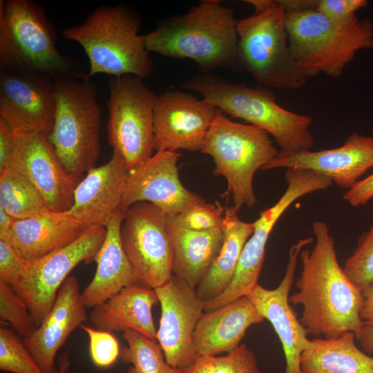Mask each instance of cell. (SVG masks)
I'll return each instance as SVG.
<instances>
[{"mask_svg":"<svg viewBox=\"0 0 373 373\" xmlns=\"http://www.w3.org/2000/svg\"><path fill=\"white\" fill-rule=\"evenodd\" d=\"M286 11H302L316 9V0H281Z\"/></svg>","mask_w":373,"mask_h":373,"instance_id":"cell-43","label":"cell"},{"mask_svg":"<svg viewBox=\"0 0 373 373\" xmlns=\"http://www.w3.org/2000/svg\"><path fill=\"white\" fill-rule=\"evenodd\" d=\"M75 276H68L59 288L53 305L24 343L45 373H51L56 354L70 334L88 320Z\"/></svg>","mask_w":373,"mask_h":373,"instance_id":"cell-22","label":"cell"},{"mask_svg":"<svg viewBox=\"0 0 373 373\" xmlns=\"http://www.w3.org/2000/svg\"><path fill=\"white\" fill-rule=\"evenodd\" d=\"M128 173L123 157L113 151L107 162L89 170L78 182L66 212L87 227H106L119 209Z\"/></svg>","mask_w":373,"mask_h":373,"instance_id":"cell-21","label":"cell"},{"mask_svg":"<svg viewBox=\"0 0 373 373\" xmlns=\"http://www.w3.org/2000/svg\"><path fill=\"white\" fill-rule=\"evenodd\" d=\"M219 109L180 90L157 97L154 109L155 151H198Z\"/></svg>","mask_w":373,"mask_h":373,"instance_id":"cell-17","label":"cell"},{"mask_svg":"<svg viewBox=\"0 0 373 373\" xmlns=\"http://www.w3.org/2000/svg\"><path fill=\"white\" fill-rule=\"evenodd\" d=\"M155 291L161 306L156 340L167 363L183 370L197 358L193 334L204 312L203 302L198 297L195 288L174 274Z\"/></svg>","mask_w":373,"mask_h":373,"instance_id":"cell-16","label":"cell"},{"mask_svg":"<svg viewBox=\"0 0 373 373\" xmlns=\"http://www.w3.org/2000/svg\"><path fill=\"white\" fill-rule=\"evenodd\" d=\"M88 228L66 211H50L40 216L15 220L3 240L24 258L32 260L71 243Z\"/></svg>","mask_w":373,"mask_h":373,"instance_id":"cell-26","label":"cell"},{"mask_svg":"<svg viewBox=\"0 0 373 373\" xmlns=\"http://www.w3.org/2000/svg\"><path fill=\"white\" fill-rule=\"evenodd\" d=\"M106 233L104 227H90L71 243L28 260L22 276L13 288L26 304L37 327L50 310L71 271L82 262L88 264L95 260Z\"/></svg>","mask_w":373,"mask_h":373,"instance_id":"cell-12","label":"cell"},{"mask_svg":"<svg viewBox=\"0 0 373 373\" xmlns=\"http://www.w3.org/2000/svg\"><path fill=\"white\" fill-rule=\"evenodd\" d=\"M200 151L211 156L214 175L223 176L227 192L238 209L253 207L257 198L254 177L279 153L269 135L251 124L228 118L220 109L207 134Z\"/></svg>","mask_w":373,"mask_h":373,"instance_id":"cell-9","label":"cell"},{"mask_svg":"<svg viewBox=\"0 0 373 373\" xmlns=\"http://www.w3.org/2000/svg\"><path fill=\"white\" fill-rule=\"evenodd\" d=\"M124 212L116 211L106 227L105 238L94 260L97 263L95 275L82 291L86 308L100 305L125 287L140 284L122 244Z\"/></svg>","mask_w":373,"mask_h":373,"instance_id":"cell-24","label":"cell"},{"mask_svg":"<svg viewBox=\"0 0 373 373\" xmlns=\"http://www.w3.org/2000/svg\"><path fill=\"white\" fill-rule=\"evenodd\" d=\"M363 304L360 316L366 325H373V283L362 290Z\"/></svg>","mask_w":373,"mask_h":373,"instance_id":"cell-42","label":"cell"},{"mask_svg":"<svg viewBox=\"0 0 373 373\" xmlns=\"http://www.w3.org/2000/svg\"><path fill=\"white\" fill-rule=\"evenodd\" d=\"M0 207L15 220L50 211L36 190L10 167L0 173Z\"/></svg>","mask_w":373,"mask_h":373,"instance_id":"cell-30","label":"cell"},{"mask_svg":"<svg viewBox=\"0 0 373 373\" xmlns=\"http://www.w3.org/2000/svg\"><path fill=\"white\" fill-rule=\"evenodd\" d=\"M28 260L9 242L0 240V281L14 287L22 276Z\"/></svg>","mask_w":373,"mask_h":373,"instance_id":"cell-38","label":"cell"},{"mask_svg":"<svg viewBox=\"0 0 373 373\" xmlns=\"http://www.w3.org/2000/svg\"><path fill=\"white\" fill-rule=\"evenodd\" d=\"M42 7L30 0L0 1V69H22L55 82L86 77L80 64L60 53Z\"/></svg>","mask_w":373,"mask_h":373,"instance_id":"cell-3","label":"cell"},{"mask_svg":"<svg viewBox=\"0 0 373 373\" xmlns=\"http://www.w3.org/2000/svg\"><path fill=\"white\" fill-rule=\"evenodd\" d=\"M122 337L127 345L120 349L121 360L131 366L127 373H180L170 365L157 340L133 331L125 330Z\"/></svg>","mask_w":373,"mask_h":373,"instance_id":"cell-31","label":"cell"},{"mask_svg":"<svg viewBox=\"0 0 373 373\" xmlns=\"http://www.w3.org/2000/svg\"><path fill=\"white\" fill-rule=\"evenodd\" d=\"M224 211L219 202L213 204L202 200L187 207L175 217L186 228L204 231L222 227Z\"/></svg>","mask_w":373,"mask_h":373,"instance_id":"cell-36","label":"cell"},{"mask_svg":"<svg viewBox=\"0 0 373 373\" xmlns=\"http://www.w3.org/2000/svg\"><path fill=\"white\" fill-rule=\"evenodd\" d=\"M166 215L152 203L139 202L125 211L121 226L122 247L140 283L154 289L173 276Z\"/></svg>","mask_w":373,"mask_h":373,"instance_id":"cell-13","label":"cell"},{"mask_svg":"<svg viewBox=\"0 0 373 373\" xmlns=\"http://www.w3.org/2000/svg\"><path fill=\"white\" fill-rule=\"evenodd\" d=\"M157 303L154 289L140 284L129 285L94 307L88 320L99 330L113 332L130 329L156 340L152 308Z\"/></svg>","mask_w":373,"mask_h":373,"instance_id":"cell-25","label":"cell"},{"mask_svg":"<svg viewBox=\"0 0 373 373\" xmlns=\"http://www.w3.org/2000/svg\"><path fill=\"white\" fill-rule=\"evenodd\" d=\"M56 112L48 140L60 162L80 178L95 167L100 153L102 109L90 79L55 82Z\"/></svg>","mask_w":373,"mask_h":373,"instance_id":"cell-8","label":"cell"},{"mask_svg":"<svg viewBox=\"0 0 373 373\" xmlns=\"http://www.w3.org/2000/svg\"><path fill=\"white\" fill-rule=\"evenodd\" d=\"M141 23L140 17L129 8L103 6L79 25L63 30L62 35L84 50L90 65L86 78L103 73L144 79L151 75L153 61L144 35L139 34Z\"/></svg>","mask_w":373,"mask_h":373,"instance_id":"cell-4","label":"cell"},{"mask_svg":"<svg viewBox=\"0 0 373 373\" xmlns=\"http://www.w3.org/2000/svg\"><path fill=\"white\" fill-rule=\"evenodd\" d=\"M1 323L8 324L23 338L30 336L37 328L36 321L26 304L14 288L0 281Z\"/></svg>","mask_w":373,"mask_h":373,"instance_id":"cell-34","label":"cell"},{"mask_svg":"<svg viewBox=\"0 0 373 373\" xmlns=\"http://www.w3.org/2000/svg\"><path fill=\"white\" fill-rule=\"evenodd\" d=\"M285 178L287 188L283 194L274 205L261 211L254 222V231L243 248L231 285L220 296L203 303L204 312L247 296L258 284L267 242L279 218L299 198L333 184L328 178L306 169H287Z\"/></svg>","mask_w":373,"mask_h":373,"instance_id":"cell-11","label":"cell"},{"mask_svg":"<svg viewBox=\"0 0 373 373\" xmlns=\"http://www.w3.org/2000/svg\"><path fill=\"white\" fill-rule=\"evenodd\" d=\"M108 88V139L131 171L153 155L154 109L158 96L142 78L132 75L112 77Z\"/></svg>","mask_w":373,"mask_h":373,"instance_id":"cell-10","label":"cell"},{"mask_svg":"<svg viewBox=\"0 0 373 373\" xmlns=\"http://www.w3.org/2000/svg\"><path fill=\"white\" fill-rule=\"evenodd\" d=\"M343 268L361 291L373 283V223L359 238L356 247L346 259Z\"/></svg>","mask_w":373,"mask_h":373,"instance_id":"cell-35","label":"cell"},{"mask_svg":"<svg viewBox=\"0 0 373 373\" xmlns=\"http://www.w3.org/2000/svg\"><path fill=\"white\" fill-rule=\"evenodd\" d=\"M14 140V131L0 117V173L10 167Z\"/></svg>","mask_w":373,"mask_h":373,"instance_id":"cell-41","label":"cell"},{"mask_svg":"<svg viewBox=\"0 0 373 373\" xmlns=\"http://www.w3.org/2000/svg\"><path fill=\"white\" fill-rule=\"evenodd\" d=\"M254 13L238 20V63L261 86L298 90L307 77L295 61L285 28L281 0H247Z\"/></svg>","mask_w":373,"mask_h":373,"instance_id":"cell-7","label":"cell"},{"mask_svg":"<svg viewBox=\"0 0 373 373\" xmlns=\"http://www.w3.org/2000/svg\"><path fill=\"white\" fill-rule=\"evenodd\" d=\"M166 226L173 251V274L195 289L221 249L223 227L192 230L180 224L171 215H166Z\"/></svg>","mask_w":373,"mask_h":373,"instance_id":"cell-27","label":"cell"},{"mask_svg":"<svg viewBox=\"0 0 373 373\" xmlns=\"http://www.w3.org/2000/svg\"><path fill=\"white\" fill-rule=\"evenodd\" d=\"M15 219L0 207V239H4Z\"/></svg>","mask_w":373,"mask_h":373,"instance_id":"cell-45","label":"cell"},{"mask_svg":"<svg viewBox=\"0 0 373 373\" xmlns=\"http://www.w3.org/2000/svg\"><path fill=\"white\" fill-rule=\"evenodd\" d=\"M69 366V355L66 352L61 354L59 358L58 373H68Z\"/></svg>","mask_w":373,"mask_h":373,"instance_id":"cell-46","label":"cell"},{"mask_svg":"<svg viewBox=\"0 0 373 373\" xmlns=\"http://www.w3.org/2000/svg\"><path fill=\"white\" fill-rule=\"evenodd\" d=\"M313 241L312 237H307L291 247L285 275L276 288L268 289L258 283L247 296L278 335L285 358V373H302L300 356L310 343L289 298L300 253Z\"/></svg>","mask_w":373,"mask_h":373,"instance_id":"cell-18","label":"cell"},{"mask_svg":"<svg viewBox=\"0 0 373 373\" xmlns=\"http://www.w3.org/2000/svg\"><path fill=\"white\" fill-rule=\"evenodd\" d=\"M356 339L365 352L373 353V325L364 324L361 334Z\"/></svg>","mask_w":373,"mask_h":373,"instance_id":"cell-44","label":"cell"},{"mask_svg":"<svg viewBox=\"0 0 373 373\" xmlns=\"http://www.w3.org/2000/svg\"><path fill=\"white\" fill-rule=\"evenodd\" d=\"M56 112L55 82L22 69H0V117L17 133L49 136Z\"/></svg>","mask_w":373,"mask_h":373,"instance_id":"cell-14","label":"cell"},{"mask_svg":"<svg viewBox=\"0 0 373 373\" xmlns=\"http://www.w3.org/2000/svg\"><path fill=\"white\" fill-rule=\"evenodd\" d=\"M79 327L88 335L93 363L99 367L112 365L119 356L121 349L112 332L93 329L84 324Z\"/></svg>","mask_w":373,"mask_h":373,"instance_id":"cell-37","label":"cell"},{"mask_svg":"<svg viewBox=\"0 0 373 373\" xmlns=\"http://www.w3.org/2000/svg\"><path fill=\"white\" fill-rule=\"evenodd\" d=\"M368 4L366 0H318L316 10L334 21L347 23L355 19L356 12Z\"/></svg>","mask_w":373,"mask_h":373,"instance_id":"cell-39","label":"cell"},{"mask_svg":"<svg viewBox=\"0 0 373 373\" xmlns=\"http://www.w3.org/2000/svg\"><path fill=\"white\" fill-rule=\"evenodd\" d=\"M238 211L235 206L224 209L221 249L208 273L195 288L198 297L203 303L220 296L231 285L243 248L254 231V222L241 220Z\"/></svg>","mask_w":373,"mask_h":373,"instance_id":"cell-28","label":"cell"},{"mask_svg":"<svg viewBox=\"0 0 373 373\" xmlns=\"http://www.w3.org/2000/svg\"><path fill=\"white\" fill-rule=\"evenodd\" d=\"M182 87L199 93L222 112L266 131L275 139L280 153L309 151L314 144L310 131L312 118L280 106L272 89L207 76L193 77Z\"/></svg>","mask_w":373,"mask_h":373,"instance_id":"cell-5","label":"cell"},{"mask_svg":"<svg viewBox=\"0 0 373 373\" xmlns=\"http://www.w3.org/2000/svg\"><path fill=\"white\" fill-rule=\"evenodd\" d=\"M343 198L353 207L365 205L373 198V173L358 180L344 193Z\"/></svg>","mask_w":373,"mask_h":373,"instance_id":"cell-40","label":"cell"},{"mask_svg":"<svg viewBox=\"0 0 373 373\" xmlns=\"http://www.w3.org/2000/svg\"><path fill=\"white\" fill-rule=\"evenodd\" d=\"M180 373H261L254 353L245 344L223 356H202Z\"/></svg>","mask_w":373,"mask_h":373,"instance_id":"cell-32","label":"cell"},{"mask_svg":"<svg viewBox=\"0 0 373 373\" xmlns=\"http://www.w3.org/2000/svg\"><path fill=\"white\" fill-rule=\"evenodd\" d=\"M0 369L11 373H45L24 343L6 324L0 326Z\"/></svg>","mask_w":373,"mask_h":373,"instance_id":"cell-33","label":"cell"},{"mask_svg":"<svg viewBox=\"0 0 373 373\" xmlns=\"http://www.w3.org/2000/svg\"><path fill=\"white\" fill-rule=\"evenodd\" d=\"M285 28L291 53L307 78L322 73L338 77L358 51L373 48L367 19L338 23L316 9L286 11Z\"/></svg>","mask_w":373,"mask_h":373,"instance_id":"cell-6","label":"cell"},{"mask_svg":"<svg viewBox=\"0 0 373 373\" xmlns=\"http://www.w3.org/2000/svg\"><path fill=\"white\" fill-rule=\"evenodd\" d=\"M264 320L247 296L204 312L193 334L197 357L216 356L233 350L240 345L247 329Z\"/></svg>","mask_w":373,"mask_h":373,"instance_id":"cell-23","label":"cell"},{"mask_svg":"<svg viewBox=\"0 0 373 373\" xmlns=\"http://www.w3.org/2000/svg\"><path fill=\"white\" fill-rule=\"evenodd\" d=\"M10 168L36 190L50 211L66 212L71 208L81 179L66 171L48 135L15 133Z\"/></svg>","mask_w":373,"mask_h":373,"instance_id":"cell-15","label":"cell"},{"mask_svg":"<svg viewBox=\"0 0 373 373\" xmlns=\"http://www.w3.org/2000/svg\"><path fill=\"white\" fill-rule=\"evenodd\" d=\"M51 373H58V370L55 369Z\"/></svg>","mask_w":373,"mask_h":373,"instance_id":"cell-47","label":"cell"},{"mask_svg":"<svg viewBox=\"0 0 373 373\" xmlns=\"http://www.w3.org/2000/svg\"><path fill=\"white\" fill-rule=\"evenodd\" d=\"M355 334L315 338L300 356L302 373H373V357L356 346Z\"/></svg>","mask_w":373,"mask_h":373,"instance_id":"cell-29","label":"cell"},{"mask_svg":"<svg viewBox=\"0 0 373 373\" xmlns=\"http://www.w3.org/2000/svg\"><path fill=\"white\" fill-rule=\"evenodd\" d=\"M180 156L176 151H157L129 171L119 209L125 211L137 202H148L167 215L175 216L202 200L182 184L177 165Z\"/></svg>","mask_w":373,"mask_h":373,"instance_id":"cell-19","label":"cell"},{"mask_svg":"<svg viewBox=\"0 0 373 373\" xmlns=\"http://www.w3.org/2000/svg\"><path fill=\"white\" fill-rule=\"evenodd\" d=\"M237 24L233 10L221 1L202 0L144 39L149 52L192 59L205 70L227 68L238 63Z\"/></svg>","mask_w":373,"mask_h":373,"instance_id":"cell-2","label":"cell"},{"mask_svg":"<svg viewBox=\"0 0 373 373\" xmlns=\"http://www.w3.org/2000/svg\"><path fill=\"white\" fill-rule=\"evenodd\" d=\"M312 231L314 246L300 253L302 268L296 281L297 291L289 301L303 307L299 320L308 334L333 338L352 332L357 338L365 324L360 316L362 291L340 266L327 224L315 221Z\"/></svg>","mask_w":373,"mask_h":373,"instance_id":"cell-1","label":"cell"},{"mask_svg":"<svg viewBox=\"0 0 373 373\" xmlns=\"http://www.w3.org/2000/svg\"><path fill=\"white\" fill-rule=\"evenodd\" d=\"M373 167V136L352 133L339 147L321 151L280 153L262 170L298 169L321 174L347 190Z\"/></svg>","mask_w":373,"mask_h":373,"instance_id":"cell-20","label":"cell"}]
</instances>
